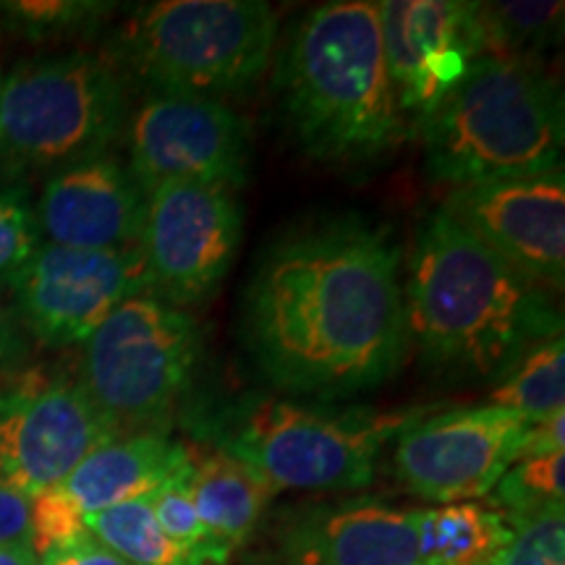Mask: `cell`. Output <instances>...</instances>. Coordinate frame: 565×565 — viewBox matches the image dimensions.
<instances>
[{"instance_id": "cell-28", "label": "cell", "mask_w": 565, "mask_h": 565, "mask_svg": "<svg viewBox=\"0 0 565 565\" xmlns=\"http://www.w3.org/2000/svg\"><path fill=\"white\" fill-rule=\"evenodd\" d=\"M513 536L492 565H565V505L515 521Z\"/></svg>"}, {"instance_id": "cell-27", "label": "cell", "mask_w": 565, "mask_h": 565, "mask_svg": "<svg viewBox=\"0 0 565 565\" xmlns=\"http://www.w3.org/2000/svg\"><path fill=\"white\" fill-rule=\"evenodd\" d=\"M42 244L24 186L0 183V286H9Z\"/></svg>"}, {"instance_id": "cell-15", "label": "cell", "mask_w": 565, "mask_h": 565, "mask_svg": "<svg viewBox=\"0 0 565 565\" xmlns=\"http://www.w3.org/2000/svg\"><path fill=\"white\" fill-rule=\"evenodd\" d=\"M377 13L395 100L416 129L484 55L475 3L380 0Z\"/></svg>"}, {"instance_id": "cell-1", "label": "cell", "mask_w": 565, "mask_h": 565, "mask_svg": "<svg viewBox=\"0 0 565 565\" xmlns=\"http://www.w3.org/2000/svg\"><path fill=\"white\" fill-rule=\"evenodd\" d=\"M244 338L286 393L345 398L387 383L412 343L398 249L359 221L282 238L246 288Z\"/></svg>"}, {"instance_id": "cell-18", "label": "cell", "mask_w": 565, "mask_h": 565, "mask_svg": "<svg viewBox=\"0 0 565 565\" xmlns=\"http://www.w3.org/2000/svg\"><path fill=\"white\" fill-rule=\"evenodd\" d=\"M189 463L192 454L168 435H121L84 458L58 490L87 519L113 505L150 498L166 479Z\"/></svg>"}, {"instance_id": "cell-24", "label": "cell", "mask_w": 565, "mask_h": 565, "mask_svg": "<svg viewBox=\"0 0 565 565\" xmlns=\"http://www.w3.org/2000/svg\"><path fill=\"white\" fill-rule=\"evenodd\" d=\"M116 3L100 0H6L0 30L34 42H55L95 34L113 17Z\"/></svg>"}, {"instance_id": "cell-13", "label": "cell", "mask_w": 565, "mask_h": 565, "mask_svg": "<svg viewBox=\"0 0 565 565\" xmlns=\"http://www.w3.org/2000/svg\"><path fill=\"white\" fill-rule=\"evenodd\" d=\"M30 333L51 349L84 343L113 309L147 291L139 252L40 244L9 282Z\"/></svg>"}, {"instance_id": "cell-30", "label": "cell", "mask_w": 565, "mask_h": 565, "mask_svg": "<svg viewBox=\"0 0 565 565\" xmlns=\"http://www.w3.org/2000/svg\"><path fill=\"white\" fill-rule=\"evenodd\" d=\"M32 500L0 479V547L32 540Z\"/></svg>"}, {"instance_id": "cell-6", "label": "cell", "mask_w": 565, "mask_h": 565, "mask_svg": "<svg viewBox=\"0 0 565 565\" xmlns=\"http://www.w3.org/2000/svg\"><path fill=\"white\" fill-rule=\"evenodd\" d=\"M278 19L263 0H160L121 32V61L150 95L223 100L267 74Z\"/></svg>"}, {"instance_id": "cell-14", "label": "cell", "mask_w": 565, "mask_h": 565, "mask_svg": "<svg viewBox=\"0 0 565 565\" xmlns=\"http://www.w3.org/2000/svg\"><path fill=\"white\" fill-rule=\"evenodd\" d=\"M440 210L536 286H563V168L542 175L454 189Z\"/></svg>"}, {"instance_id": "cell-34", "label": "cell", "mask_w": 565, "mask_h": 565, "mask_svg": "<svg viewBox=\"0 0 565 565\" xmlns=\"http://www.w3.org/2000/svg\"><path fill=\"white\" fill-rule=\"evenodd\" d=\"M0 565H40V555L32 540L11 542L0 547Z\"/></svg>"}, {"instance_id": "cell-23", "label": "cell", "mask_w": 565, "mask_h": 565, "mask_svg": "<svg viewBox=\"0 0 565 565\" xmlns=\"http://www.w3.org/2000/svg\"><path fill=\"white\" fill-rule=\"evenodd\" d=\"M490 406L524 416L529 424L563 412L565 404V343L563 333L536 343L505 372L490 393Z\"/></svg>"}, {"instance_id": "cell-7", "label": "cell", "mask_w": 565, "mask_h": 565, "mask_svg": "<svg viewBox=\"0 0 565 565\" xmlns=\"http://www.w3.org/2000/svg\"><path fill=\"white\" fill-rule=\"evenodd\" d=\"M129 124L126 74L89 53L38 55L3 74L0 162L9 171H61L103 158Z\"/></svg>"}, {"instance_id": "cell-2", "label": "cell", "mask_w": 565, "mask_h": 565, "mask_svg": "<svg viewBox=\"0 0 565 565\" xmlns=\"http://www.w3.org/2000/svg\"><path fill=\"white\" fill-rule=\"evenodd\" d=\"M404 296L408 341L424 362L466 377H500L532 345L563 333L545 288L443 210L422 225Z\"/></svg>"}, {"instance_id": "cell-3", "label": "cell", "mask_w": 565, "mask_h": 565, "mask_svg": "<svg viewBox=\"0 0 565 565\" xmlns=\"http://www.w3.org/2000/svg\"><path fill=\"white\" fill-rule=\"evenodd\" d=\"M280 95L299 145L328 166H370L408 137L372 0L324 3L296 26Z\"/></svg>"}, {"instance_id": "cell-20", "label": "cell", "mask_w": 565, "mask_h": 565, "mask_svg": "<svg viewBox=\"0 0 565 565\" xmlns=\"http://www.w3.org/2000/svg\"><path fill=\"white\" fill-rule=\"evenodd\" d=\"M419 565H492L513 536L511 521L482 500L414 508Z\"/></svg>"}, {"instance_id": "cell-33", "label": "cell", "mask_w": 565, "mask_h": 565, "mask_svg": "<svg viewBox=\"0 0 565 565\" xmlns=\"http://www.w3.org/2000/svg\"><path fill=\"white\" fill-rule=\"evenodd\" d=\"M21 351H24V341H21L17 320L0 303V364H9L13 359H19Z\"/></svg>"}, {"instance_id": "cell-11", "label": "cell", "mask_w": 565, "mask_h": 565, "mask_svg": "<svg viewBox=\"0 0 565 565\" xmlns=\"http://www.w3.org/2000/svg\"><path fill=\"white\" fill-rule=\"evenodd\" d=\"M238 565H419L414 508L307 500L265 513Z\"/></svg>"}, {"instance_id": "cell-21", "label": "cell", "mask_w": 565, "mask_h": 565, "mask_svg": "<svg viewBox=\"0 0 565 565\" xmlns=\"http://www.w3.org/2000/svg\"><path fill=\"white\" fill-rule=\"evenodd\" d=\"M84 529L129 565H215L162 532L147 498L92 513Z\"/></svg>"}, {"instance_id": "cell-10", "label": "cell", "mask_w": 565, "mask_h": 565, "mask_svg": "<svg viewBox=\"0 0 565 565\" xmlns=\"http://www.w3.org/2000/svg\"><path fill=\"white\" fill-rule=\"evenodd\" d=\"M529 422L500 406L424 414L395 437V477L435 505L482 500L524 454Z\"/></svg>"}, {"instance_id": "cell-26", "label": "cell", "mask_w": 565, "mask_h": 565, "mask_svg": "<svg viewBox=\"0 0 565 565\" xmlns=\"http://www.w3.org/2000/svg\"><path fill=\"white\" fill-rule=\"evenodd\" d=\"M192 463L183 466L181 471H175L171 479H166L150 498V508L171 540L179 545L194 550L202 557H207L215 565H228L231 563V550L217 542L215 536L207 532V526L202 524L200 513H196L194 500H192Z\"/></svg>"}, {"instance_id": "cell-19", "label": "cell", "mask_w": 565, "mask_h": 565, "mask_svg": "<svg viewBox=\"0 0 565 565\" xmlns=\"http://www.w3.org/2000/svg\"><path fill=\"white\" fill-rule=\"evenodd\" d=\"M189 484L202 524L231 553L252 540L275 498L273 487L254 475L249 466L217 448L196 461L192 458Z\"/></svg>"}, {"instance_id": "cell-35", "label": "cell", "mask_w": 565, "mask_h": 565, "mask_svg": "<svg viewBox=\"0 0 565 565\" xmlns=\"http://www.w3.org/2000/svg\"><path fill=\"white\" fill-rule=\"evenodd\" d=\"M3 74L6 71H3V66H0V89H3Z\"/></svg>"}, {"instance_id": "cell-31", "label": "cell", "mask_w": 565, "mask_h": 565, "mask_svg": "<svg viewBox=\"0 0 565 565\" xmlns=\"http://www.w3.org/2000/svg\"><path fill=\"white\" fill-rule=\"evenodd\" d=\"M40 565H129L121 561L116 553L100 545L92 534L76 536L74 542L47 550L40 555Z\"/></svg>"}, {"instance_id": "cell-8", "label": "cell", "mask_w": 565, "mask_h": 565, "mask_svg": "<svg viewBox=\"0 0 565 565\" xmlns=\"http://www.w3.org/2000/svg\"><path fill=\"white\" fill-rule=\"evenodd\" d=\"M196 356L194 317L139 291L84 341L79 385L124 435V429L154 424L173 412L192 383Z\"/></svg>"}, {"instance_id": "cell-25", "label": "cell", "mask_w": 565, "mask_h": 565, "mask_svg": "<svg viewBox=\"0 0 565 565\" xmlns=\"http://www.w3.org/2000/svg\"><path fill=\"white\" fill-rule=\"evenodd\" d=\"M487 498L511 524L561 508L565 503V450L519 458Z\"/></svg>"}, {"instance_id": "cell-16", "label": "cell", "mask_w": 565, "mask_h": 565, "mask_svg": "<svg viewBox=\"0 0 565 565\" xmlns=\"http://www.w3.org/2000/svg\"><path fill=\"white\" fill-rule=\"evenodd\" d=\"M116 437L82 385H47L0 412V479L34 500Z\"/></svg>"}, {"instance_id": "cell-17", "label": "cell", "mask_w": 565, "mask_h": 565, "mask_svg": "<svg viewBox=\"0 0 565 565\" xmlns=\"http://www.w3.org/2000/svg\"><path fill=\"white\" fill-rule=\"evenodd\" d=\"M147 194L118 160L92 158L61 168L42 186L34 221L42 244L68 249H137Z\"/></svg>"}, {"instance_id": "cell-29", "label": "cell", "mask_w": 565, "mask_h": 565, "mask_svg": "<svg viewBox=\"0 0 565 565\" xmlns=\"http://www.w3.org/2000/svg\"><path fill=\"white\" fill-rule=\"evenodd\" d=\"M87 534L84 529V515L71 505V500L58 487L42 492L32 500V545L38 555H45L47 550L74 542L76 536Z\"/></svg>"}, {"instance_id": "cell-4", "label": "cell", "mask_w": 565, "mask_h": 565, "mask_svg": "<svg viewBox=\"0 0 565 565\" xmlns=\"http://www.w3.org/2000/svg\"><path fill=\"white\" fill-rule=\"evenodd\" d=\"M416 129L429 179L454 189L563 168V95L534 61L479 55Z\"/></svg>"}, {"instance_id": "cell-22", "label": "cell", "mask_w": 565, "mask_h": 565, "mask_svg": "<svg viewBox=\"0 0 565 565\" xmlns=\"http://www.w3.org/2000/svg\"><path fill=\"white\" fill-rule=\"evenodd\" d=\"M484 55L534 61L532 55L555 47L563 38L565 6L557 0H508L475 3Z\"/></svg>"}, {"instance_id": "cell-12", "label": "cell", "mask_w": 565, "mask_h": 565, "mask_svg": "<svg viewBox=\"0 0 565 565\" xmlns=\"http://www.w3.org/2000/svg\"><path fill=\"white\" fill-rule=\"evenodd\" d=\"M126 137L129 171L145 194L171 181L236 192L249 179V126L223 100L150 95L129 116Z\"/></svg>"}, {"instance_id": "cell-32", "label": "cell", "mask_w": 565, "mask_h": 565, "mask_svg": "<svg viewBox=\"0 0 565 565\" xmlns=\"http://www.w3.org/2000/svg\"><path fill=\"white\" fill-rule=\"evenodd\" d=\"M563 429H565V412H557L553 416H547V419L529 424L524 454H521V458L542 456V454H561L565 443Z\"/></svg>"}, {"instance_id": "cell-5", "label": "cell", "mask_w": 565, "mask_h": 565, "mask_svg": "<svg viewBox=\"0 0 565 565\" xmlns=\"http://www.w3.org/2000/svg\"><path fill=\"white\" fill-rule=\"evenodd\" d=\"M427 414L317 408L252 398L210 427L215 448L242 461L273 492H351L372 484L383 448Z\"/></svg>"}, {"instance_id": "cell-9", "label": "cell", "mask_w": 565, "mask_h": 565, "mask_svg": "<svg viewBox=\"0 0 565 565\" xmlns=\"http://www.w3.org/2000/svg\"><path fill=\"white\" fill-rule=\"evenodd\" d=\"M242 228L231 189L194 181L154 186L137 244L147 291L181 309L210 299L231 270Z\"/></svg>"}]
</instances>
